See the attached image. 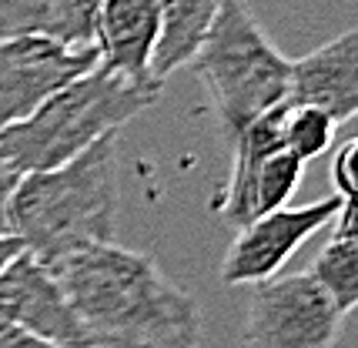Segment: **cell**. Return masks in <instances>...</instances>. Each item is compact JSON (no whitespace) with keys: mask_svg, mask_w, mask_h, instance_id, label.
Listing matches in <instances>:
<instances>
[{"mask_svg":"<svg viewBox=\"0 0 358 348\" xmlns=\"http://www.w3.org/2000/svg\"><path fill=\"white\" fill-rule=\"evenodd\" d=\"M20 252H24V245H20L14 235H0V271L7 268Z\"/></svg>","mask_w":358,"mask_h":348,"instance_id":"obj_19","label":"cell"},{"mask_svg":"<svg viewBox=\"0 0 358 348\" xmlns=\"http://www.w3.org/2000/svg\"><path fill=\"white\" fill-rule=\"evenodd\" d=\"M288 101L328 114L335 124L358 114V34L345 31L288 64Z\"/></svg>","mask_w":358,"mask_h":348,"instance_id":"obj_10","label":"cell"},{"mask_svg":"<svg viewBox=\"0 0 358 348\" xmlns=\"http://www.w3.org/2000/svg\"><path fill=\"white\" fill-rule=\"evenodd\" d=\"M101 0H0V41H47L64 50H94Z\"/></svg>","mask_w":358,"mask_h":348,"instance_id":"obj_12","label":"cell"},{"mask_svg":"<svg viewBox=\"0 0 358 348\" xmlns=\"http://www.w3.org/2000/svg\"><path fill=\"white\" fill-rule=\"evenodd\" d=\"M355 154L358 144L345 141L338 147V154L331 158V184H335V198H342V201L355 198Z\"/></svg>","mask_w":358,"mask_h":348,"instance_id":"obj_16","label":"cell"},{"mask_svg":"<svg viewBox=\"0 0 358 348\" xmlns=\"http://www.w3.org/2000/svg\"><path fill=\"white\" fill-rule=\"evenodd\" d=\"M315 285L335 301V308L348 315L358 305V235H355V205L345 201L335 231L322 252L315 254L312 268L305 271Z\"/></svg>","mask_w":358,"mask_h":348,"instance_id":"obj_14","label":"cell"},{"mask_svg":"<svg viewBox=\"0 0 358 348\" xmlns=\"http://www.w3.org/2000/svg\"><path fill=\"white\" fill-rule=\"evenodd\" d=\"M345 315L312 278L278 275L255 285L245 318V348H331Z\"/></svg>","mask_w":358,"mask_h":348,"instance_id":"obj_6","label":"cell"},{"mask_svg":"<svg viewBox=\"0 0 358 348\" xmlns=\"http://www.w3.org/2000/svg\"><path fill=\"white\" fill-rule=\"evenodd\" d=\"M335 131H338V124H335L328 114L285 101L281 144H285V151H288L292 158H298L301 164H308V161H315L318 154H325L328 147H331V141H335Z\"/></svg>","mask_w":358,"mask_h":348,"instance_id":"obj_15","label":"cell"},{"mask_svg":"<svg viewBox=\"0 0 358 348\" xmlns=\"http://www.w3.org/2000/svg\"><path fill=\"white\" fill-rule=\"evenodd\" d=\"M224 0H161V31L151 57V80L157 87L178 67L194 61L208 31L215 27Z\"/></svg>","mask_w":358,"mask_h":348,"instance_id":"obj_13","label":"cell"},{"mask_svg":"<svg viewBox=\"0 0 358 348\" xmlns=\"http://www.w3.org/2000/svg\"><path fill=\"white\" fill-rule=\"evenodd\" d=\"M97 348H194L201 308L148 254L94 245L47 265Z\"/></svg>","mask_w":358,"mask_h":348,"instance_id":"obj_1","label":"cell"},{"mask_svg":"<svg viewBox=\"0 0 358 348\" xmlns=\"http://www.w3.org/2000/svg\"><path fill=\"white\" fill-rule=\"evenodd\" d=\"M17 181H20V174L0 158V235H7V201H10V194H14Z\"/></svg>","mask_w":358,"mask_h":348,"instance_id":"obj_18","label":"cell"},{"mask_svg":"<svg viewBox=\"0 0 358 348\" xmlns=\"http://www.w3.org/2000/svg\"><path fill=\"white\" fill-rule=\"evenodd\" d=\"M342 205V198L331 194V198L301 208H278L265 218L245 224L221 261V282L224 285H262L268 278H278L288 258L308 238H315L328 224H335Z\"/></svg>","mask_w":358,"mask_h":348,"instance_id":"obj_7","label":"cell"},{"mask_svg":"<svg viewBox=\"0 0 358 348\" xmlns=\"http://www.w3.org/2000/svg\"><path fill=\"white\" fill-rule=\"evenodd\" d=\"M288 64L241 0L221 3L191 67L215 101L228 144L251 121L288 101Z\"/></svg>","mask_w":358,"mask_h":348,"instance_id":"obj_4","label":"cell"},{"mask_svg":"<svg viewBox=\"0 0 358 348\" xmlns=\"http://www.w3.org/2000/svg\"><path fill=\"white\" fill-rule=\"evenodd\" d=\"M94 67V50H64L47 41H0V131L27 121L54 91Z\"/></svg>","mask_w":358,"mask_h":348,"instance_id":"obj_9","label":"cell"},{"mask_svg":"<svg viewBox=\"0 0 358 348\" xmlns=\"http://www.w3.org/2000/svg\"><path fill=\"white\" fill-rule=\"evenodd\" d=\"M157 94L161 87L124 80L97 64L67 87L54 91L27 121L0 131V158L20 177L54 171L101 138L117 134V127L151 108Z\"/></svg>","mask_w":358,"mask_h":348,"instance_id":"obj_3","label":"cell"},{"mask_svg":"<svg viewBox=\"0 0 358 348\" xmlns=\"http://www.w3.org/2000/svg\"><path fill=\"white\" fill-rule=\"evenodd\" d=\"M0 318L54 348H97L54 271L27 252L0 271Z\"/></svg>","mask_w":358,"mask_h":348,"instance_id":"obj_8","label":"cell"},{"mask_svg":"<svg viewBox=\"0 0 358 348\" xmlns=\"http://www.w3.org/2000/svg\"><path fill=\"white\" fill-rule=\"evenodd\" d=\"M114 151L117 134L101 138L54 171L24 174L7 201V235H14L41 265H54L94 245H114Z\"/></svg>","mask_w":358,"mask_h":348,"instance_id":"obj_2","label":"cell"},{"mask_svg":"<svg viewBox=\"0 0 358 348\" xmlns=\"http://www.w3.org/2000/svg\"><path fill=\"white\" fill-rule=\"evenodd\" d=\"M281 117H285V104L251 121L231 141L234 161L218 215L224 218V224L238 231L278 208H288L305 174V164L292 158L281 144Z\"/></svg>","mask_w":358,"mask_h":348,"instance_id":"obj_5","label":"cell"},{"mask_svg":"<svg viewBox=\"0 0 358 348\" xmlns=\"http://www.w3.org/2000/svg\"><path fill=\"white\" fill-rule=\"evenodd\" d=\"M0 348H54V345H47L41 338H34L31 332H24V328H17V325L0 318Z\"/></svg>","mask_w":358,"mask_h":348,"instance_id":"obj_17","label":"cell"},{"mask_svg":"<svg viewBox=\"0 0 358 348\" xmlns=\"http://www.w3.org/2000/svg\"><path fill=\"white\" fill-rule=\"evenodd\" d=\"M161 31V0H101L94 24L97 64L134 84H151V57Z\"/></svg>","mask_w":358,"mask_h":348,"instance_id":"obj_11","label":"cell"}]
</instances>
